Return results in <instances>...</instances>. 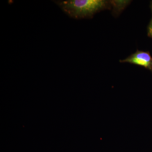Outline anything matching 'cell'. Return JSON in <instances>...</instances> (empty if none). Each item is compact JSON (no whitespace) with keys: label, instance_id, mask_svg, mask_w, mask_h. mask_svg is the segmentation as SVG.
<instances>
[{"label":"cell","instance_id":"6da1fadb","mask_svg":"<svg viewBox=\"0 0 152 152\" xmlns=\"http://www.w3.org/2000/svg\"><path fill=\"white\" fill-rule=\"evenodd\" d=\"M55 3L69 17L79 19L91 18L105 8L108 2L104 0L55 1Z\"/></svg>","mask_w":152,"mask_h":152},{"label":"cell","instance_id":"3957f363","mask_svg":"<svg viewBox=\"0 0 152 152\" xmlns=\"http://www.w3.org/2000/svg\"><path fill=\"white\" fill-rule=\"evenodd\" d=\"M148 34L149 35L152 37V20L149 25V26Z\"/></svg>","mask_w":152,"mask_h":152},{"label":"cell","instance_id":"277c9868","mask_svg":"<svg viewBox=\"0 0 152 152\" xmlns=\"http://www.w3.org/2000/svg\"></svg>","mask_w":152,"mask_h":152},{"label":"cell","instance_id":"7a4b0ae2","mask_svg":"<svg viewBox=\"0 0 152 152\" xmlns=\"http://www.w3.org/2000/svg\"><path fill=\"white\" fill-rule=\"evenodd\" d=\"M121 63H128L142 66L152 71V58L148 52L138 50L124 60H120Z\"/></svg>","mask_w":152,"mask_h":152}]
</instances>
